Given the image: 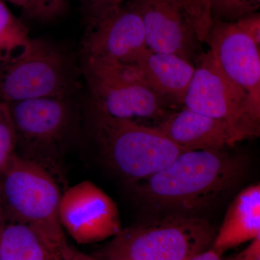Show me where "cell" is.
<instances>
[{"instance_id":"obj_1","label":"cell","mask_w":260,"mask_h":260,"mask_svg":"<svg viewBox=\"0 0 260 260\" xmlns=\"http://www.w3.org/2000/svg\"><path fill=\"white\" fill-rule=\"evenodd\" d=\"M246 169L244 158L225 149L187 150L164 169L128 187L151 218L203 217L235 192Z\"/></svg>"},{"instance_id":"obj_2","label":"cell","mask_w":260,"mask_h":260,"mask_svg":"<svg viewBox=\"0 0 260 260\" xmlns=\"http://www.w3.org/2000/svg\"><path fill=\"white\" fill-rule=\"evenodd\" d=\"M90 132L102 160L127 185L158 172L189 150L156 126L113 117L92 106Z\"/></svg>"},{"instance_id":"obj_3","label":"cell","mask_w":260,"mask_h":260,"mask_svg":"<svg viewBox=\"0 0 260 260\" xmlns=\"http://www.w3.org/2000/svg\"><path fill=\"white\" fill-rule=\"evenodd\" d=\"M215 236L203 217L168 215L121 229L93 256L103 260H186L210 249Z\"/></svg>"},{"instance_id":"obj_4","label":"cell","mask_w":260,"mask_h":260,"mask_svg":"<svg viewBox=\"0 0 260 260\" xmlns=\"http://www.w3.org/2000/svg\"><path fill=\"white\" fill-rule=\"evenodd\" d=\"M71 96H47L7 103L17 136L16 154L62 180L63 148L73 133Z\"/></svg>"},{"instance_id":"obj_5","label":"cell","mask_w":260,"mask_h":260,"mask_svg":"<svg viewBox=\"0 0 260 260\" xmlns=\"http://www.w3.org/2000/svg\"><path fill=\"white\" fill-rule=\"evenodd\" d=\"M0 194L5 217L68 244L59 219L60 185L44 168L15 154L0 172Z\"/></svg>"},{"instance_id":"obj_6","label":"cell","mask_w":260,"mask_h":260,"mask_svg":"<svg viewBox=\"0 0 260 260\" xmlns=\"http://www.w3.org/2000/svg\"><path fill=\"white\" fill-rule=\"evenodd\" d=\"M76 86L70 56L47 41L31 39L21 54L0 63V101L5 103L71 96Z\"/></svg>"},{"instance_id":"obj_7","label":"cell","mask_w":260,"mask_h":260,"mask_svg":"<svg viewBox=\"0 0 260 260\" xmlns=\"http://www.w3.org/2000/svg\"><path fill=\"white\" fill-rule=\"evenodd\" d=\"M83 71L88 84L91 106L119 119H153L158 123L170 112L167 99L147 86L126 65L84 57Z\"/></svg>"},{"instance_id":"obj_8","label":"cell","mask_w":260,"mask_h":260,"mask_svg":"<svg viewBox=\"0 0 260 260\" xmlns=\"http://www.w3.org/2000/svg\"><path fill=\"white\" fill-rule=\"evenodd\" d=\"M183 101L184 108L226 121L247 138L259 134L260 109L220 69L213 53H201Z\"/></svg>"},{"instance_id":"obj_9","label":"cell","mask_w":260,"mask_h":260,"mask_svg":"<svg viewBox=\"0 0 260 260\" xmlns=\"http://www.w3.org/2000/svg\"><path fill=\"white\" fill-rule=\"evenodd\" d=\"M59 219L63 230L79 244L102 242L122 229L115 202L90 181L78 183L61 194Z\"/></svg>"},{"instance_id":"obj_10","label":"cell","mask_w":260,"mask_h":260,"mask_svg":"<svg viewBox=\"0 0 260 260\" xmlns=\"http://www.w3.org/2000/svg\"><path fill=\"white\" fill-rule=\"evenodd\" d=\"M90 21L84 57L127 65L147 48L141 18L128 0L90 17Z\"/></svg>"},{"instance_id":"obj_11","label":"cell","mask_w":260,"mask_h":260,"mask_svg":"<svg viewBox=\"0 0 260 260\" xmlns=\"http://www.w3.org/2000/svg\"><path fill=\"white\" fill-rule=\"evenodd\" d=\"M143 22L145 44L157 52L176 54L192 63L199 42L180 0H128Z\"/></svg>"},{"instance_id":"obj_12","label":"cell","mask_w":260,"mask_h":260,"mask_svg":"<svg viewBox=\"0 0 260 260\" xmlns=\"http://www.w3.org/2000/svg\"><path fill=\"white\" fill-rule=\"evenodd\" d=\"M208 43L220 69L260 109L259 47L235 22H213Z\"/></svg>"},{"instance_id":"obj_13","label":"cell","mask_w":260,"mask_h":260,"mask_svg":"<svg viewBox=\"0 0 260 260\" xmlns=\"http://www.w3.org/2000/svg\"><path fill=\"white\" fill-rule=\"evenodd\" d=\"M156 127L174 143L189 150L225 149L246 139L226 121L186 108L170 113Z\"/></svg>"},{"instance_id":"obj_14","label":"cell","mask_w":260,"mask_h":260,"mask_svg":"<svg viewBox=\"0 0 260 260\" xmlns=\"http://www.w3.org/2000/svg\"><path fill=\"white\" fill-rule=\"evenodd\" d=\"M124 65L149 88L177 104H183L195 70L181 56L148 48L132 64Z\"/></svg>"},{"instance_id":"obj_15","label":"cell","mask_w":260,"mask_h":260,"mask_svg":"<svg viewBox=\"0 0 260 260\" xmlns=\"http://www.w3.org/2000/svg\"><path fill=\"white\" fill-rule=\"evenodd\" d=\"M72 249L7 217L0 225V260H67Z\"/></svg>"},{"instance_id":"obj_16","label":"cell","mask_w":260,"mask_h":260,"mask_svg":"<svg viewBox=\"0 0 260 260\" xmlns=\"http://www.w3.org/2000/svg\"><path fill=\"white\" fill-rule=\"evenodd\" d=\"M260 237V185L244 188L236 195L216 233L214 249L225 251Z\"/></svg>"},{"instance_id":"obj_17","label":"cell","mask_w":260,"mask_h":260,"mask_svg":"<svg viewBox=\"0 0 260 260\" xmlns=\"http://www.w3.org/2000/svg\"><path fill=\"white\" fill-rule=\"evenodd\" d=\"M28 28L0 0V63L21 54L30 44Z\"/></svg>"},{"instance_id":"obj_18","label":"cell","mask_w":260,"mask_h":260,"mask_svg":"<svg viewBox=\"0 0 260 260\" xmlns=\"http://www.w3.org/2000/svg\"><path fill=\"white\" fill-rule=\"evenodd\" d=\"M199 42H208L212 25V0H180Z\"/></svg>"},{"instance_id":"obj_19","label":"cell","mask_w":260,"mask_h":260,"mask_svg":"<svg viewBox=\"0 0 260 260\" xmlns=\"http://www.w3.org/2000/svg\"><path fill=\"white\" fill-rule=\"evenodd\" d=\"M260 0H212V18L223 22H236L256 13Z\"/></svg>"},{"instance_id":"obj_20","label":"cell","mask_w":260,"mask_h":260,"mask_svg":"<svg viewBox=\"0 0 260 260\" xmlns=\"http://www.w3.org/2000/svg\"><path fill=\"white\" fill-rule=\"evenodd\" d=\"M17 136L7 103L0 101V172L16 154Z\"/></svg>"},{"instance_id":"obj_21","label":"cell","mask_w":260,"mask_h":260,"mask_svg":"<svg viewBox=\"0 0 260 260\" xmlns=\"http://www.w3.org/2000/svg\"><path fill=\"white\" fill-rule=\"evenodd\" d=\"M64 3L65 0H34L27 14L39 19L53 18L60 13Z\"/></svg>"},{"instance_id":"obj_22","label":"cell","mask_w":260,"mask_h":260,"mask_svg":"<svg viewBox=\"0 0 260 260\" xmlns=\"http://www.w3.org/2000/svg\"><path fill=\"white\" fill-rule=\"evenodd\" d=\"M257 45L260 46V15L259 13L247 15L235 22Z\"/></svg>"},{"instance_id":"obj_23","label":"cell","mask_w":260,"mask_h":260,"mask_svg":"<svg viewBox=\"0 0 260 260\" xmlns=\"http://www.w3.org/2000/svg\"><path fill=\"white\" fill-rule=\"evenodd\" d=\"M125 1L126 0H91L88 6L89 17L99 14L104 10L120 5Z\"/></svg>"},{"instance_id":"obj_24","label":"cell","mask_w":260,"mask_h":260,"mask_svg":"<svg viewBox=\"0 0 260 260\" xmlns=\"http://www.w3.org/2000/svg\"><path fill=\"white\" fill-rule=\"evenodd\" d=\"M232 260H260V237L251 241L244 251Z\"/></svg>"},{"instance_id":"obj_25","label":"cell","mask_w":260,"mask_h":260,"mask_svg":"<svg viewBox=\"0 0 260 260\" xmlns=\"http://www.w3.org/2000/svg\"><path fill=\"white\" fill-rule=\"evenodd\" d=\"M223 254L211 247L209 249L191 256L186 260H232V259H225L223 257Z\"/></svg>"},{"instance_id":"obj_26","label":"cell","mask_w":260,"mask_h":260,"mask_svg":"<svg viewBox=\"0 0 260 260\" xmlns=\"http://www.w3.org/2000/svg\"><path fill=\"white\" fill-rule=\"evenodd\" d=\"M70 260H103L99 259L94 256L87 255L84 253L80 252V251L76 250L73 248V250L71 251V254L69 257Z\"/></svg>"},{"instance_id":"obj_27","label":"cell","mask_w":260,"mask_h":260,"mask_svg":"<svg viewBox=\"0 0 260 260\" xmlns=\"http://www.w3.org/2000/svg\"><path fill=\"white\" fill-rule=\"evenodd\" d=\"M3 1H8L17 6L20 7L27 13L30 10V7L32 6L34 0H3Z\"/></svg>"},{"instance_id":"obj_28","label":"cell","mask_w":260,"mask_h":260,"mask_svg":"<svg viewBox=\"0 0 260 260\" xmlns=\"http://www.w3.org/2000/svg\"><path fill=\"white\" fill-rule=\"evenodd\" d=\"M5 214L3 210V203H2L1 194H0V225L4 220Z\"/></svg>"},{"instance_id":"obj_29","label":"cell","mask_w":260,"mask_h":260,"mask_svg":"<svg viewBox=\"0 0 260 260\" xmlns=\"http://www.w3.org/2000/svg\"><path fill=\"white\" fill-rule=\"evenodd\" d=\"M67 260H70V259H67Z\"/></svg>"}]
</instances>
